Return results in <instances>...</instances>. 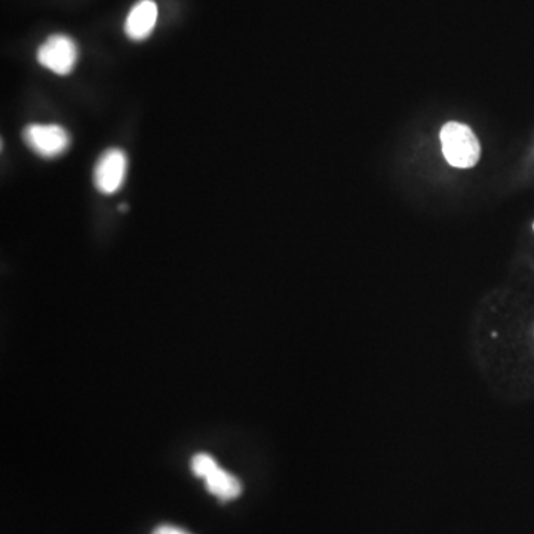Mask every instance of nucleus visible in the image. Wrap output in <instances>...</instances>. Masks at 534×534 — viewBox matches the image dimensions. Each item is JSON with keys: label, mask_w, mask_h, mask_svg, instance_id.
Masks as SVG:
<instances>
[{"label": "nucleus", "mask_w": 534, "mask_h": 534, "mask_svg": "<svg viewBox=\"0 0 534 534\" xmlns=\"http://www.w3.org/2000/svg\"><path fill=\"white\" fill-rule=\"evenodd\" d=\"M79 48L67 35H52L39 46L38 61L55 75L66 76L75 70Z\"/></svg>", "instance_id": "nucleus-3"}, {"label": "nucleus", "mask_w": 534, "mask_h": 534, "mask_svg": "<svg viewBox=\"0 0 534 534\" xmlns=\"http://www.w3.org/2000/svg\"><path fill=\"white\" fill-rule=\"evenodd\" d=\"M193 474L205 481V487L220 500H233L241 496L242 484L235 475L220 468L213 456L198 453L190 462Z\"/></svg>", "instance_id": "nucleus-2"}, {"label": "nucleus", "mask_w": 534, "mask_h": 534, "mask_svg": "<svg viewBox=\"0 0 534 534\" xmlns=\"http://www.w3.org/2000/svg\"><path fill=\"white\" fill-rule=\"evenodd\" d=\"M127 153L121 149H109L101 153L94 168V184L98 192L113 195L124 186L127 178Z\"/></svg>", "instance_id": "nucleus-5"}, {"label": "nucleus", "mask_w": 534, "mask_h": 534, "mask_svg": "<svg viewBox=\"0 0 534 534\" xmlns=\"http://www.w3.org/2000/svg\"><path fill=\"white\" fill-rule=\"evenodd\" d=\"M152 534H190V533H187L186 530L180 529V527L168 526V524H164V526L156 527V529L153 530Z\"/></svg>", "instance_id": "nucleus-7"}, {"label": "nucleus", "mask_w": 534, "mask_h": 534, "mask_svg": "<svg viewBox=\"0 0 534 534\" xmlns=\"http://www.w3.org/2000/svg\"><path fill=\"white\" fill-rule=\"evenodd\" d=\"M23 138L30 150L46 159L58 158L69 150L70 135L66 128L55 124H30Z\"/></svg>", "instance_id": "nucleus-4"}, {"label": "nucleus", "mask_w": 534, "mask_h": 534, "mask_svg": "<svg viewBox=\"0 0 534 534\" xmlns=\"http://www.w3.org/2000/svg\"><path fill=\"white\" fill-rule=\"evenodd\" d=\"M441 146L444 158L454 168L475 167L480 161L481 146L471 128L459 122H448L441 130Z\"/></svg>", "instance_id": "nucleus-1"}, {"label": "nucleus", "mask_w": 534, "mask_h": 534, "mask_svg": "<svg viewBox=\"0 0 534 534\" xmlns=\"http://www.w3.org/2000/svg\"><path fill=\"white\" fill-rule=\"evenodd\" d=\"M156 23H158V5L153 0H140L135 3L125 20V33L133 41H144L152 35Z\"/></svg>", "instance_id": "nucleus-6"}]
</instances>
